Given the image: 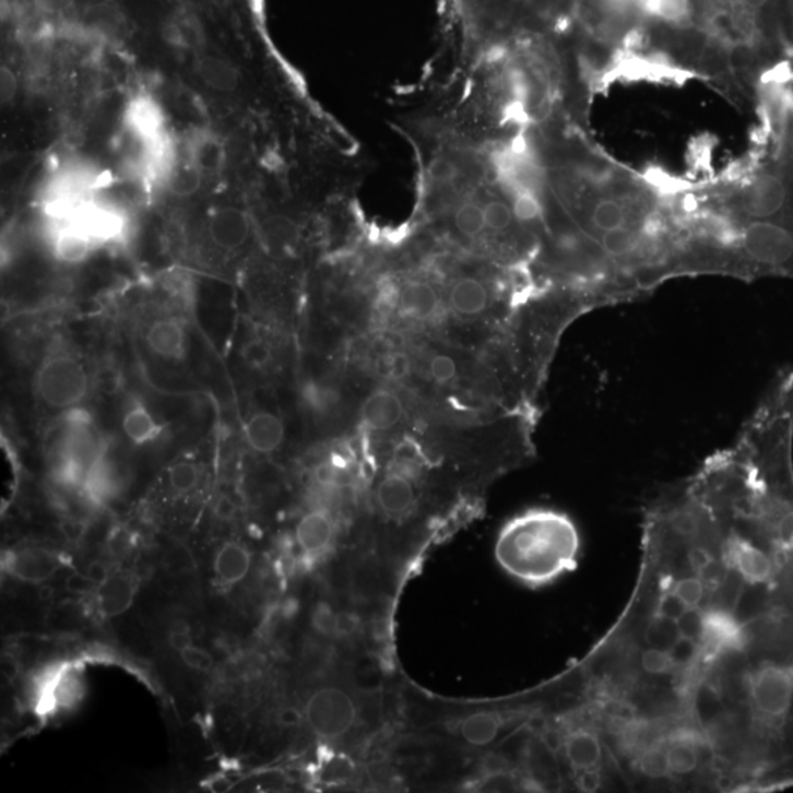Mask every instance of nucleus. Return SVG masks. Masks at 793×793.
Segmentation results:
<instances>
[{"instance_id":"f257e3e1","label":"nucleus","mask_w":793,"mask_h":793,"mask_svg":"<svg viewBox=\"0 0 793 793\" xmlns=\"http://www.w3.org/2000/svg\"><path fill=\"white\" fill-rule=\"evenodd\" d=\"M581 535L566 513L553 509L523 511L498 532L494 557L506 575L538 590L578 567Z\"/></svg>"},{"instance_id":"f03ea898","label":"nucleus","mask_w":793,"mask_h":793,"mask_svg":"<svg viewBox=\"0 0 793 793\" xmlns=\"http://www.w3.org/2000/svg\"><path fill=\"white\" fill-rule=\"evenodd\" d=\"M426 477L413 460H395L379 472L370 487V509L388 529H400L419 518L426 502Z\"/></svg>"},{"instance_id":"7ed1b4c3","label":"nucleus","mask_w":793,"mask_h":793,"mask_svg":"<svg viewBox=\"0 0 793 793\" xmlns=\"http://www.w3.org/2000/svg\"><path fill=\"white\" fill-rule=\"evenodd\" d=\"M303 720L318 739L345 742L365 726V709L360 694L343 686H322L306 699Z\"/></svg>"},{"instance_id":"20e7f679","label":"nucleus","mask_w":793,"mask_h":793,"mask_svg":"<svg viewBox=\"0 0 793 793\" xmlns=\"http://www.w3.org/2000/svg\"><path fill=\"white\" fill-rule=\"evenodd\" d=\"M36 391L46 406L55 411H72L87 395V372L74 356L54 353L42 362L37 370Z\"/></svg>"},{"instance_id":"39448f33","label":"nucleus","mask_w":793,"mask_h":793,"mask_svg":"<svg viewBox=\"0 0 793 793\" xmlns=\"http://www.w3.org/2000/svg\"><path fill=\"white\" fill-rule=\"evenodd\" d=\"M754 713L767 724L782 723L793 703V666L765 663L748 682Z\"/></svg>"},{"instance_id":"423d86ee","label":"nucleus","mask_w":793,"mask_h":793,"mask_svg":"<svg viewBox=\"0 0 793 793\" xmlns=\"http://www.w3.org/2000/svg\"><path fill=\"white\" fill-rule=\"evenodd\" d=\"M445 297L447 313L463 326H473V323L489 321V319L510 323L518 313L506 317V315L493 312L496 296L489 285L476 276L466 275L454 280Z\"/></svg>"},{"instance_id":"0eeeda50","label":"nucleus","mask_w":793,"mask_h":793,"mask_svg":"<svg viewBox=\"0 0 793 793\" xmlns=\"http://www.w3.org/2000/svg\"><path fill=\"white\" fill-rule=\"evenodd\" d=\"M409 419L406 397L395 387L377 386L362 399L359 426L372 437L383 438L402 429Z\"/></svg>"},{"instance_id":"6e6552de","label":"nucleus","mask_w":793,"mask_h":793,"mask_svg":"<svg viewBox=\"0 0 793 793\" xmlns=\"http://www.w3.org/2000/svg\"><path fill=\"white\" fill-rule=\"evenodd\" d=\"M788 203L789 190L783 178L773 174L761 175L741 194V224L751 223V221H770V223L788 227L786 217H784Z\"/></svg>"},{"instance_id":"1a4fd4ad","label":"nucleus","mask_w":793,"mask_h":793,"mask_svg":"<svg viewBox=\"0 0 793 793\" xmlns=\"http://www.w3.org/2000/svg\"><path fill=\"white\" fill-rule=\"evenodd\" d=\"M395 315L407 326L429 327L447 315L446 297L428 280H411L395 294Z\"/></svg>"},{"instance_id":"9d476101","label":"nucleus","mask_w":793,"mask_h":793,"mask_svg":"<svg viewBox=\"0 0 793 793\" xmlns=\"http://www.w3.org/2000/svg\"><path fill=\"white\" fill-rule=\"evenodd\" d=\"M507 718L494 709L469 710L450 723L451 737L466 751L484 753L505 735Z\"/></svg>"},{"instance_id":"9b49d317","label":"nucleus","mask_w":793,"mask_h":793,"mask_svg":"<svg viewBox=\"0 0 793 793\" xmlns=\"http://www.w3.org/2000/svg\"><path fill=\"white\" fill-rule=\"evenodd\" d=\"M745 630L732 613L722 608L703 609L698 650L707 659H718L745 646Z\"/></svg>"},{"instance_id":"f8f14e48","label":"nucleus","mask_w":793,"mask_h":793,"mask_svg":"<svg viewBox=\"0 0 793 793\" xmlns=\"http://www.w3.org/2000/svg\"><path fill=\"white\" fill-rule=\"evenodd\" d=\"M723 558L749 583H766L773 577V560L748 536L732 532L723 544Z\"/></svg>"},{"instance_id":"ddd939ff","label":"nucleus","mask_w":793,"mask_h":793,"mask_svg":"<svg viewBox=\"0 0 793 793\" xmlns=\"http://www.w3.org/2000/svg\"><path fill=\"white\" fill-rule=\"evenodd\" d=\"M336 529H339V523H336L332 510L328 507L315 506L298 520L296 531H294V541L303 556L313 560L334 547Z\"/></svg>"},{"instance_id":"4468645a","label":"nucleus","mask_w":793,"mask_h":793,"mask_svg":"<svg viewBox=\"0 0 793 793\" xmlns=\"http://www.w3.org/2000/svg\"><path fill=\"white\" fill-rule=\"evenodd\" d=\"M62 554L46 548H23L8 553L3 569L10 577L25 583H43L67 566Z\"/></svg>"},{"instance_id":"2eb2a0df","label":"nucleus","mask_w":793,"mask_h":793,"mask_svg":"<svg viewBox=\"0 0 793 793\" xmlns=\"http://www.w3.org/2000/svg\"><path fill=\"white\" fill-rule=\"evenodd\" d=\"M497 169L507 189L516 194H540V173L531 157L522 149L513 147L502 152L497 159Z\"/></svg>"},{"instance_id":"dca6fc26","label":"nucleus","mask_w":793,"mask_h":793,"mask_svg":"<svg viewBox=\"0 0 793 793\" xmlns=\"http://www.w3.org/2000/svg\"><path fill=\"white\" fill-rule=\"evenodd\" d=\"M563 754L571 770L579 774H590L599 770L603 761V744L591 729H571L563 739Z\"/></svg>"},{"instance_id":"f3484780","label":"nucleus","mask_w":793,"mask_h":793,"mask_svg":"<svg viewBox=\"0 0 793 793\" xmlns=\"http://www.w3.org/2000/svg\"><path fill=\"white\" fill-rule=\"evenodd\" d=\"M213 245L223 250H237L250 236V223L246 213L237 208H221L212 213L208 224Z\"/></svg>"},{"instance_id":"a211bd4d","label":"nucleus","mask_w":793,"mask_h":793,"mask_svg":"<svg viewBox=\"0 0 793 793\" xmlns=\"http://www.w3.org/2000/svg\"><path fill=\"white\" fill-rule=\"evenodd\" d=\"M245 438L258 454H274L285 441V424L276 413L258 411L246 421Z\"/></svg>"},{"instance_id":"6ab92c4d","label":"nucleus","mask_w":793,"mask_h":793,"mask_svg":"<svg viewBox=\"0 0 793 793\" xmlns=\"http://www.w3.org/2000/svg\"><path fill=\"white\" fill-rule=\"evenodd\" d=\"M146 341L153 355L165 360H178L186 352V328L174 318L157 319L149 327Z\"/></svg>"},{"instance_id":"aec40b11","label":"nucleus","mask_w":793,"mask_h":793,"mask_svg":"<svg viewBox=\"0 0 793 793\" xmlns=\"http://www.w3.org/2000/svg\"><path fill=\"white\" fill-rule=\"evenodd\" d=\"M463 374V362L454 355L453 350H430L422 364V375L439 390L458 387Z\"/></svg>"},{"instance_id":"412c9836","label":"nucleus","mask_w":793,"mask_h":793,"mask_svg":"<svg viewBox=\"0 0 793 793\" xmlns=\"http://www.w3.org/2000/svg\"><path fill=\"white\" fill-rule=\"evenodd\" d=\"M251 567V554L245 545L227 543L216 553L213 569L223 585L233 587L245 581Z\"/></svg>"},{"instance_id":"4be33fe9","label":"nucleus","mask_w":793,"mask_h":793,"mask_svg":"<svg viewBox=\"0 0 793 793\" xmlns=\"http://www.w3.org/2000/svg\"><path fill=\"white\" fill-rule=\"evenodd\" d=\"M54 253L67 263L81 262L97 246L87 234L71 224H55Z\"/></svg>"},{"instance_id":"5701e85b","label":"nucleus","mask_w":793,"mask_h":793,"mask_svg":"<svg viewBox=\"0 0 793 793\" xmlns=\"http://www.w3.org/2000/svg\"><path fill=\"white\" fill-rule=\"evenodd\" d=\"M97 604L99 612L106 617L126 613L135 595V585L127 577H109L108 581L97 587Z\"/></svg>"},{"instance_id":"b1692460","label":"nucleus","mask_w":793,"mask_h":793,"mask_svg":"<svg viewBox=\"0 0 793 793\" xmlns=\"http://www.w3.org/2000/svg\"><path fill=\"white\" fill-rule=\"evenodd\" d=\"M122 429L126 437L134 445H147L155 441L162 433L155 416L143 403L132 402L122 417Z\"/></svg>"},{"instance_id":"393cba45","label":"nucleus","mask_w":793,"mask_h":793,"mask_svg":"<svg viewBox=\"0 0 793 793\" xmlns=\"http://www.w3.org/2000/svg\"><path fill=\"white\" fill-rule=\"evenodd\" d=\"M85 494L93 502L108 501L117 492L118 482L115 476V469L109 462L108 454L102 455L99 460L91 467L84 477L83 485Z\"/></svg>"},{"instance_id":"a878e982","label":"nucleus","mask_w":793,"mask_h":793,"mask_svg":"<svg viewBox=\"0 0 793 793\" xmlns=\"http://www.w3.org/2000/svg\"><path fill=\"white\" fill-rule=\"evenodd\" d=\"M162 180L168 185L174 194L191 196L199 190L202 175H200V166L196 164L193 156L190 159H180L174 155Z\"/></svg>"},{"instance_id":"bb28decb","label":"nucleus","mask_w":793,"mask_h":793,"mask_svg":"<svg viewBox=\"0 0 793 793\" xmlns=\"http://www.w3.org/2000/svg\"><path fill=\"white\" fill-rule=\"evenodd\" d=\"M667 762L675 776L693 774L699 766L697 742L685 735H677L666 745Z\"/></svg>"},{"instance_id":"cd10ccee","label":"nucleus","mask_w":793,"mask_h":793,"mask_svg":"<svg viewBox=\"0 0 793 793\" xmlns=\"http://www.w3.org/2000/svg\"><path fill=\"white\" fill-rule=\"evenodd\" d=\"M199 75L209 88L216 92H233L238 84V74L232 63L208 58L199 66Z\"/></svg>"},{"instance_id":"c85d7f7f","label":"nucleus","mask_w":793,"mask_h":793,"mask_svg":"<svg viewBox=\"0 0 793 793\" xmlns=\"http://www.w3.org/2000/svg\"><path fill=\"white\" fill-rule=\"evenodd\" d=\"M682 638L677 620L668 619V617L655 614L654 619L650 622L646 630V641L648 647L659 648V650L672 651L677 641Z\"/></svg>"},{"instance_id":"c756f323","label":"nucleus","mask_w":793,"mask_h":793,"mask_svg":"<svg viewBox=\"0 0 793 793\" xmlns=\"http://www.w3.org/2000/svg\"><path fill=\"white\" fill-rule=\"evenodd\" d=\"M641 5L648 15L672 24L684 23L690 12L689 0H641Z\"/></svg>"},{"instance_id":"7c9ffc66","label":"nucleus","mask_w":793,"mask_h":793,"mask_svg":"<svg viewBox=\"0 0 793 793\" xmlns=\"http://www.w3.org/2000/svg\"><path fill=\"white\" fill-rule=\"evenodd\" d=\"M454 225L455 229L464 237L475 238L481 236L487 229L484 206L472 202L463 203L454 213Z\"/></svg>"},{"instance_id":"2f4dec72","label":"nucleus","mask_w":793,"mask_h":793,"mask_svg":"<svg viewBox=\"0 0 793 793\" xmlns=\"http://www.w3.org/2000/svg\"><path fill=\"white\" fill-rule=\"evenodd\" d=\"M638 767L647 778L663 779L672 776L671 769H668L666 745L659 742L639 753Z\"/></svg>"},{"instance_id":"473e14b6","label":"nucleus","mask_w":793,"mask_h":793,"mask_svg":"<svg viewBox=\"0 0 793 793\" xmlns=\"http://www.w3.org/2000/svg\"><path fill=\"white\" fill-rule=\"evenodd\" d=\"M485 223L487 228L493 233L509 232L516 220L513 206L501 202V200H492L484 206Z\"/></svg>"},{"instance_id":"72a5a7b5","label":"nucleus","mask_w":793,"mask_h":793,"mask_svg":"<svg viewBox=\"0 0 793 793\" xmlns=\"http://www.w3.org/2000/svg\"><path fill=\"white\" fill-rule=\"evenodd\" d=\"M513 212L516 220L522 224L536 223L543 216L544 208L540 194L520 193L513 196Z\"/></svg>"},{"instance_id":"f704fd0d","label":"nucleus","mask_w":793,"mask_h":793,"mask_svg":"<svg viewBox=\"0 0 793 793\" xmlns=\"http://www.w3.org/2000/svg\"><path fill=\"white\" fill-rule=\"evenodd\" d=\"M199 469L193 463L181 462L175 464L169 471L170 487L177 493H189L198 485Z\"/></svg>"},{"instance_id":"c9c22d12","label":"nucleus","mask_w":793,"mask_h":793,"mask_svg":"<svg viewBox=\"0 0 793 793\" xmlns=\"http://www.w3.org/2000/svg\"><path fill=\"white\" fill-rule=\"evenodd\" d=\"M641 666L650 675H667L676 667L671 651L648 648L641 656Z\"/></svg>"},{"instance_id":"e433bc0d","label":"nucleus","mask_w":793,"mask_h":793,"mask_svg":"<svg viewBox=\"0 0 793 793\" xmlns=\"http://www.w3.org/2000/svg\"><path fill=\"white\" fill-rule=\"evenodd\" d=\"M688 608L699 607L703 599V583L698 578H684L672 588Z\"/></svg>"},{"instance_id":"4c0bfd02","label":"nucleus","mask_w":793,"mask_h":793,"mask_svg":"<svg viewBox=\"0 0 793 793\" xmlns=\"http://www.w3.org/2000/svg\"><path fill=\"white\" fill-rule=\"evenodd\" d=\"M677 626H679L682 637L698 643L702 628V609L699 607L686 609L677 620Z\"/></svg>"},{"instance_id":"58836bf2","label":"nucleus","mask_w":793,"mask_h":793,"mask_svg":"<svg viewBox=\"0 0 793 793\" xmlns=\"http://www.w3.org/2000/svg\"><path fill=\"white\" fill-rule=\"evenodd\" d=\"M180 655L187 666L193 671L209 672L213 667V656L202 648L194 647L193 643L180 651Z\"/></svg>"},{"instance_id":"ea45409f","label":"nucleus","mask_w":793,"mask_h":793,"mask_svg":"<svg viewBox=\"0 0 793 793\" xmlns=\"http://www.w3.org/2000/svg\"><path fill=\"white\" fill-rule=\"evenodd\" d=\"M688 609L679 596L675 592L671 591L660 600L659 607H656V614L660 616L668 617V619L679 620L682 614Z\"/></svg>"},{"instance_id":"a19ab883","label":"nucleus","mask_w":793,"mask_h":793,"mask_svg":"<svg viewBox=\"0 0 793 793\" xmlns=\"http://www.w3.org/2000/svg\"><path fill=\"white\" fill-rule=\"evenodd\" d=\"M2 460L3 471H5V477H3V482H5V489H3V494H7V501H10L11 494L14 492L15 487L16 463L14 455L11 453L10 446L5 442V439H2Z\"/></svg>"},{"instance_id":"79ce46f5","label":"nucleus","mask_w":793,"mask_h":793,"mask_svg":"<svg viewBox=\"0 0 793 793\" xmlns=\"http://www.w3.org/2000/svg\"><path fill=\"white\" fill-rule=\"evenodd\" d=\"M455 177L454 165L445 157H438L434 159L433 164L429 165V178L437 185H446V182L453 181Z\"/></svg>"},{"instance_id":"37998d69","label":"nucleus","mask_w":793,"mask_h":793,"mask_svg":"<svg viewBox=\"0 0 793 793\" xmlns=\"http://www.w3.org/2000/svg\"><path fill=\"white\" fill-rule=\"evenodd\" d=\"M16 91H19V83H16L14 72L8 67H2L0 70V97L3 102H11L14 99Z\"/></svg>"},{"instance_id":"c03bdc74","label":"nucleus","mask_w":793,"mask_h":793,"mask_svg":"<svg viewBox=\"0 0 793 793\" xmlns=\"http://www.w3.org/2000/svg\"><path fill=\"white\" fill-rule=\"evenodd\" d=\"M67 588L71 592H74V594L79 595L95 594L97 591L96 583L87 577V573L72 575V577L68 578Z\"/></svg>"},{"instance_id":"a18cd8bd","label":"nucleus","mask_w":793,"mask_h":793,"mask_svg":"<svg viewBox=\"0 0 793 793\" xmlns=\"http://www.w3.org/2000/svg\"><path fill=\"white\" fill-rule=\"evenodd\" d=\"M169 642L177 651H182L185 648L190 647L191 637L187 626H178V628L170 630Z\"/></svg>"},{"instance_id":"49530a36","label":"nucleus","mask_w":793,"mask_h":793,"mask_svg":"<svg viewBox=\"0 0 793 793\" xmlns=\"http://www.w3.org/2000/svg\"><path fill=\"white\" fill-rule=\"evenodd\" d=\"M87 577L91 578L97 587H100L102 583H105L109 579L108 569H106L104 563L93 561L92 565H88Z\"/></svg>"},{"instance_id":"de8ad7c7","label":"nucleus","mask_w":793,"mask_h":793,"mask_svg":"<svg viewBox=\"0 0 793 793\" xmlns=\"http://www.w3.org/2000/svg\"><path fill=\"white\" fill-rule=\"evenodd\" d=\"M280 720L285 726H296V724L301 722L303 714L298 713L297 710L287 709L280 714Z\"/></svg>"},{"instance_id":"09e8293b","label":"nucleus","mask_w":793,"mask_h":793,"mask_svg":"<svg viewBox=\"0 0 793 793\" xmlns=\"http://www.w3.org/2000/svg\"><path fill=\"white\" fill-rule=\"evenodd\" d=\"M739 3L745 10L757 12L762 10L769 3V0H739Z\"/></svg>"}]
</instances>
